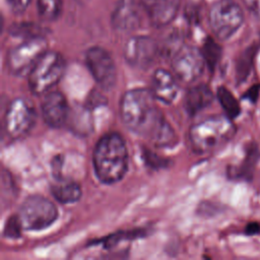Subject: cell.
Here are the masks:
<instances>
[{"mask_svg":"<svg viewBox=\"0 0 260 260\" xmlns=\"http://www.w3.org/2000/svg\"><path fill=\"white\" fill-rule=\"evenodd\" d=\"M18 216L23 230L41 231L55 222L58 217V209L46 197L30 195L20 205Z\"/></svg>","mask_w":260,"mask_h":260,"instance_id":"cell-6","label":"cell"},{"mask_svg":"<svg viewBox=\"0 0 260 260\" xmlns=\"http://www.w3.org/2000/svg\"><path fill=\"white\" fill-rule=\"evenodd\" d=\"M214 100V94L210 87L200 83L190 87L184 98V108L190 116H195L206 109Z\"/></svg>","mask_w":260,"mask_h":260,"instance_id":"cell-16","label":"cell"},{"mask_svg":"<svg viewBox=\"0 0 260 260\" xmlns=\"http://www.w3.org/2000/svg\"><path fill=\"white\" fill-rule=\"evenodd\" d=\"M42 117L51 128H61L67 122L70 109L65 95L57 90L48 91L41 103Z\"/></svg>","mask_w":260,"mask_h":260,"instance_id":"cell-12","label":"cell"},{"mask_svg":"<svg viewBox=\"0 0 260 260\" xmlns=\"http://www.w3.org/2000/svg\"><path fill=\"white\" fill-rule=\"evenodd\" d=\"M158 52L155 41L148 36L131 37L125 44L123 55L126 62L138 69H147L153 63Z\"/></svg>","mask_w":260,"mask_h":260,"instance_id":"cell-11","label":"cell"},{"mask_svg":"<svg viewBox=\"0 0 260 260\" xmlns=\"http://www.w3.org/2000/svg\"><path fill=\"white\" fill-rule=\"evenodd\" d=\"M128 150L124 138L116 132L105 134L96 142L92 164L98 179L104 184L119 182L128 170Z\"/></svg>","mask_w":260,"mask_h":260,"instance_id":"cell-2","label":"cell"},{"mask_svg":"<svg viewBox=\"0 0 260 260\" xmlns=\"http://www.w3.org/2000/svg\"><path fill=\"white\" fill-rule=\"evenodd\" d=\"M9 34L13 37L27 40L38 37H45L46 30L44 27L34 22H20L13 23L9 27Z\"/></svg>","mask_w":260,"mask_h":260,"instance_id":"cell-22","label":"cell"},{"mask_svg":"<svg viewBox=\"0 0 260 260\" xmlns=\"http://www.w3.org/2000/svg\"><path fill=\"white\" fill-rule=\"evenodd\" d=\"M66 68L64 57L56 51H46L28 73V85L36 95L48 92L63 77Z\"/></svg>","mask_w":260,"mask_h":260,"instance_id":"cell-4","label":"cell"},{"mask_svg":"<svg viewBox=\"0 0 260 260\" xmlns=\"http://www.w3.org/2000/svg\"><path fill=\"white\" fill-rule=\"evenodd\" d=\"M21 230H23V228L18 214L11 215L6 220L3 230V235L8 239H17L21 235Z\"/></svg>","mask_w":260,"mask_h":260,"instance_id":"cell-26","label":"cell"},{"mask_svg":"<svg viewBox=\"0 0 260 260\" xmlns=\"http://www.w3.org/2000/svg\"><path fill=\"white\" fill-rule=\"evenodd\" d=\"M141 21V9L135 0H119L116 3L111 15V23L116 31H134L140 26Z\"/></svg>","mask_w":260,"mask_h":260,"instance_id":"cell-13","label":"cell"},{"mask_svg":"<svg viewBox=\"0 0 260 260\" xmlns=\"http://www.w3.org/2000/svg\"><path fill=\"white\" fill-rule=\"evenodd\" d=\"M260 94V83H255L252 86H250L243 94H242V100L248 101L251 104L255 105L258 102Z\"/></svg>","mask_w":260,"mask_h":260,"instance_id":"cell-27","label":"cell"},{"mask_svg":"<svg viewBox=\"0 0 260 260\" xmlns=\"http://www.w3.org/2000/svg\"><path fill=\"white\" fill-rule=\"evenodd\" d=\"M37 120V114L29 101L23 98H15L10 102L5 114L4 125L8 136L12 139L25 137Z\"/></svg>","mask_w":260,"mask_h":260,"instance_id":"cell-8","label":"cell"},{"mask_svg":"<svg viewBox=\"0 0 260 260\" xmlns=\"http://www.w3.org/2000/svg\"><path fill=\"white\" fill-rule=\"evenodd\" d=\"M145 233L142 230H133V231H128V232H119L116 233L114 235H111L103 240H100L98 242H103L102 244H104V246L106 248H110L113 247L114 245H116L117 243H119L120 241H124V240H132L135 238H139L144 236Z\"/></svg>","mask_w":260,"mask_h":260,"instance_id":"cell-24","label":"cell"},{"mask_svg":"<svg viewBox=\"0 0 260 260\" xmlns=\"http://www.w3.org/2000/svg\"><path fill=\"white\" fill-rule=\"evenodd\" d=\"M155 100L147 88L127 90L121 98V119L130 131L144 136L154 146L171 147L177 143L178 138Z\"/></svg>","mask_w":260,"mask_h":260,"instance_id":"cell-1","label":"cell"},{"mask_svg":"<svg viewBox=\"0 0 260 260\" xmlns=\"http://www.w3.org/2000/svg\"><path fill=\"white\" fill-rule=\"evenodd\" d=\"M244 2L252 12L260 15V0H244Z\"/></svg>","mask_w":260,"mask_h":260,"instance_id":"cell-30","label":"cell"},{"mask_svg":"<svg viewBox=\"0 0 260 260\" xmlns=\"http://www.w3.org/2000/svg\"><path fill=\"white\" fill-rule=\"evenodd\" d=\"M48 42L45 37L24 40L12 48L7 54V68L16 76H23L30 72L41 56L48 51Z\"/></svg>","mask_w":260,"mask_h":260,"instance_id":"cell-7","label":"cell"},{"mask_svg":"<svg viewBox=\"0 0 260 260\" xmlns=\"http://www.w3.org/2000/svg\"><path fill=\"white\" fill-rule=\"evenodd\" d=\"M226 116H214L194 124L189 130V140L198 153H207L228 142L235 128Z\"/></svg>","mask_w":260,"mask_h":260,"instance_id":"cell-3","label":"cell"},{"mask_svg":"<svg viewBox=\"0 0 260 260\" xmlns=\"http://www.w3.org/2000/svg\"><path fill=\"white\" fill-rule=\"evenodd\" d=\"M216 98L225 113V116L231 120L236 119L241 114V107L239 101L225 86H218L216 90Z\"/></svg>","mask_w":260,"mask_h":260,"instance_id":"cell-20","label":"cell"},{"mask_svg":"<svg viewBox=\"0 0 260 260\" xmlns=\"http://www.w3.org/2000/svg\"><path fill=\"white\" fill-rule=\"evenodd\" d=\"M260 159V149L255 141H251L245 147V156L239 166L232 167L228 173L233 180L251 182L255 175L257 164Z\"/></svg>","mask_w":260,"mask_h":260,"instance_id":"cell-15","label":"cell"},{"mask_svg":"<svg viewBox=\"0 0 260 260\" xmlns=\"http://www.w3.org/2000/svg\"><path fill=\"white\" fill-rule=\"evenodd\" d=\"M208 21L214 36L218 40L225 41L242 26L244 13L234 0H217L209 9Z\"/></svg>","mask_w":260,"mask_h":260,"instance_id":"cell-5","label":"cell"},{"mask_svg":"<svg viewBox=\"0 0 260 260\" xmlns=\"http://www.w3.org/2000/svg\"><path fill=\"white\" fill-rule=\"evenodd\" d=\"M141 1H142V2H143V3L148 7L149 5H151L152 3H154V2H155V1H157V0H141Z\"/></svg>","mask_w":260,"mask_h":260,"instance_id":"cell-31","label":"cell"},{"mask_svg":"<svg viewBox=\"0 0 260 260\" xmlns=\"http://www.w3.org/2000/svg\"><path fill=\"white\" fill-rule=\"evenodd\" d=\"M201 52L208 69L211 72H213L221 58V54H222L221 47L213 39L207 38L204 42Z\"/></svg>","mask_w":260,"mask_h":260,"instance_id":"cell-23","label":"cell"},{"mask_svg":"<svg viewBox=\"0 0 260 260\" xmlns=\"http://www.w3.org/2000/svg\"><path fill=\"white\" fill-rule=\"evenodd\" d=\"M258 50H259V47L256 44H253L247 47L238 56L236 60V66H235L236 81L238 85L244 83L250 76L251 71L254 67V61H255V57L257 55Z\"/></svg>","mask_w":260,"mask_h":260,"instance_id":"cell-19","label":"cell"},{"mask_svg":"<svg viewBox=\"0 0 260 260\" xmlns=\"http://www.w3.org/2000/svg\"><path fill=\"white\" fill-rule=\"evenodd\" d=\"M206 65L202 52L194 46H181L172 57L171 66L177 79L185 83L196 81Z\"/></svg>","mask_w":260,"mask_h":260,"instance_id":"cell-9","label":"cell"},{"mask_svg":"<svg viewBox=\"0 0 260 260\" xmlns=\"http://www.w3.org/2000/svg\"><path fill=\"white\" fill-rule=\"evenodd\" d=\"M9 8L15 14L23 13L29 6L31 0H6Z\"/></svg>","mask_w":260,"mask_h":260,"instance_id":"cell-28","label":"cell"},{"mask_svg":"<svg viewBox=\"0 0 260 260\" xmlns=\"http://www.w3.org/2000/svg\"><path fill=\"white\" fill-rule=\"evenodd\" d=\"M37 8L39 16L47 22L56 21L62 14V0H37Z\"/></svg>","mask_w":260,"mask_h":260,"instance_id":"cell-21","label":"cell"},{"mask_svg":"<svg viewBox=\"0 0 260 260\" xmlns=\"http://www.w3.org/2000/svg\"><path fill=\"white\" fill-rule=\"evenodd\" d=\"M178 89L176 76L170 71L158 68L153 72L150 90L156 100L165 104H171L175 101Z\"/></svg>","mask_w":260,"mask_h":260,"instance_id":"cell-14","label":"cell"},{"mask_svg":"<svg viewBox=\"0 0 260 260\" xmlns=\"http://www.w3.org/2000/svg\"><path fill=\"white\" fill-rule=\"evenodd\" d=\"M51 193L58 202L70 204L80 199L81 187L73 180L59 178L51 185Z\"/></svg>","mask_w":260,"mask_h":260,"instance_id":"cell-18","label":"cell"},{"mask_svg":"<svg viewBox=\"0 0 260 260\" xmlns=\"http://www.w3.org/2000/svg\"><path fill=\"white\" fill-rule=\"evenodd\" d=\"M244 234L249 237L259 235L260 234V222H258V221L248 222L244 229Z\"/></svg>","mask_w":260,"mask_h":260,"instance_id":"cell-29","label":"cell"},{"mask_svg":"<svg viewBox=\"0 0 260 260\" xmlns=\"http://www.w3.org/2000/svg\"><path fill=\"white\" fill-rule=\"evenodd\" d=\"M86 66L95 82L106 90L114 87L117 80V69L111 54L104 48L94 46L85 53Z\"/></svg>","mask_w":260,"mask_h":260,"instance_id":"cell-10","label":"cell"},{"mask_svg":"<svg viewBox=\"0 0 260 260\" xmlns=\"http://www.w3.org/2000/svg\"><path fill=\"white\" fill-rule=\"evenodd\" d=\"M180 0H157L147 7L150 22L155 27L170 24L177 16Z\"/></svg>","mask_w":260,"mask_h":260,"instance_id":"cell-17","label":"cell"},{"mask_svg":"<svg viewBox=\"0 0 260 260\" xmlns=\"http://www.w3.org/2000/svg\"><path fill=\"white\" fill-rule=\"evenodd\" d=\"M141 155H142V158H143L145 165L152 170H159V169L167 168L170 164L169 159H167L162 156H159L152 150L145 148V147L142 148Z\"/></svg>","mask_w":260,"mask_h":260,"instance_id":"cell-25","label":"cell"}]
</instances>
